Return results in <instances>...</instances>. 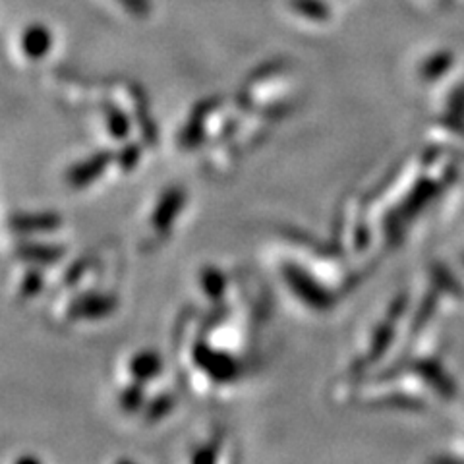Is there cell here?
Returning a JSON list of instances; mask_svg holds the SVG:
<instances>
[{
    "label": "cell",
    "mask_w": 464,
    "mask_h": 464,
    "mask_svg": "<svg viewBox=\"0 0 464 464\" xmlns=\"http://www.w3.org/2000/svg\"><path fill=\"white\" fill-rule=\"evenodd\" d=\"M49 45H51V35L47 29L43 27L27 29V34L24 37V49L27 54L41 56L43 53L49 51Z\"/></svg>",
    "instance_id": "cell-1"
},
{
    "label": "cell",
    "mask_w": 464,
    "mask_h": 464,
    "mask_svg": "<svg viewBox=\"0 0 464 464\" xmlns=\"http://www.w3.org/2000/svg\"><path fill=\"white\" fill-rule=\"evenodd\" d=\"M290 6L298 10L300 14H304L306 18H314V20H324L329 14L327 5L319 3V0H290Z\"/></svg>",
    "instance_id": "cell-2"
},
{
    "label": "cell",
    "mask_w": 464,
    "mask_h": 464,
    "mask_svg": "<svg viewBox=\"0 0 464 464\" xmlns=\"http://www.w3.org/2000/svg\"><path fill=\"white\" fill-rule=\"evenodd\" d=\"M119 3L134 16H145L150 12V0H119Z\"/></svg>",
    "instance_id": "cell-3"
}]
</instances>
